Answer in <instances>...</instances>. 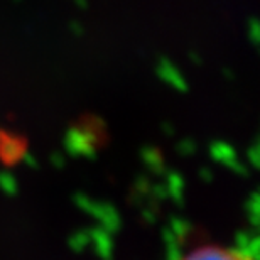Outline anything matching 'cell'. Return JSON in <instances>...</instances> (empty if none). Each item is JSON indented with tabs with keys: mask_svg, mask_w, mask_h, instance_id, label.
Instances as JSON below:
<instances>
[{
	"mask_svg": "<svg viewBox=\"0 0 260 260\" xmlns=\"http://www.w3.org/2000/svg\"><path fill=\"white\" fill-rule=\"evenodd\" d=\"M174 260H257L253 253L242 247L226 243H201L183 252Z\"/></svg>",
	"mask_w": 260,
	"mask_h": 260,
	"instance_id": "obj_1",
	"label": "cell"
}]
</instances>
